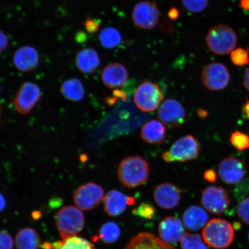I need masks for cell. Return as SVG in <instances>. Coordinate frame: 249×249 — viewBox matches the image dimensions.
I'll list each match as a JSON object with an SVG mask.
<instances>
[{"mask_svg":"<svg viewBox=\"0 0 249 249\" xmlns=\"http://www.w3.org/2000/svg\"><path fill=\"white\" fill-rule=\"evenodd\" d=\"M149 166L147 161L139 155L124 159L118 168L120 182L128 188L142 186L148 179Z\"/></svg>","mask_w":249,"mask_h":249,"instance_id":"1","label":"cell"},{"mask_svg":"<svg viewBox=\"0 0 249 249\" xmlns=\"http://www.w3.org/2000/svg\"><path fill=\"white\" fill-rule=\"evenodd\" d=\"M202 238L210 247L224 249L230 247L234 238V230L231 224L223 219H213L205 226Z\"/></svg>","mask_w":249,"mask_h":249,"instance_id":"2","label":"cell"},{"mask_svg":"<svg viewBox=\"0 0 249 249\" xmlns=\"http://www.w3.org/2000/svg\"><path fill=\"white\" fill-rule=\"evenodd\" d=\"M55 225L62 239L76 236L85 225V217L77 207L70 205L59 210L55 214Z\"/></svg>","mask_w":249,"mask_h":249,"instance_id":"3","label":"cell"},{"mask_svg":"<svg viewBox=\"0 0 249 249\" xmlns=\"http://www.w3.org/2000/svg\"><path fill=\"white\" fill-rule=\"evenodd\" d=\"M206 43L214 54L224 55L231 53L238 42V36L231 27L225 24H218L208 31Z\"/></svg>","mask_w":249,"mask_h":249,"instance_id":"4","label":"cell"},{"mask_svg":"<svg viewBox=\"0 0 249 249\" xmlns=\"http://www.w3.org/2000/svg\"><path fill=\"white\" fill-rule=\"evenodd\" d=\"M200 150L198 140L194 136L188 135L177 140L169 151L164 152L162 158L166 162H185L197 158Z\"/></svg>","mask_w":249,"mask_h":249,"instance_id":"5","label":"cell"},{"mask_svg":"<svg viewBox=\"0 0 249 249\" xmlns=\"http://www.w3.org/2000/svg\"><path fill=\"white\" fill-rule=\"evenodd\" d=\"M163 98L160 86L147 81L140 84L134 92V102L137 107L146 113L157 110Z\"/></svg>","mask_w":249,"mask_h":249,"instance_id":"6","label":"cell"},{"mask_svg":"<svg viewBox=\"0 0 249 249\" xmlns=\"http://www.w3.org/2000/svg\"><path fill=\"white\" fill-rule=\"evenodd\" d=\"M160 16V9L157 3L146 0L138 3L134 7L132 18L134 24L138 29L151 30L157 26Z\"/></svg>","mask_w":249,"mask_h":249,"instance_id":"7","label":"cell"},{"mask_svg":"<svg viewBox=\"0 0 249 249\" xmlns=\"http://www.w3.org/2000/svg\"><path fill=\"white\" fill-rule=\"evenodd\" d=\"M42 97V91L36 83L27 82L18 89L14 100V105L18 113L27 114L33 110Z\"/></svg>","mask_w":249,"mask_h":249,"instance_id":"8","label":"cell"},{"mask_svg":"<svg viewBox=\"0 0 249 249\" xmlns=\"http://www.w3.org/2000/svg\"><path fill=\"white\" fill-rule=\"evenodd\" d=\"M229 71L220 62H212L207 65L201 73L204 86L211 91H220L228 86L230 81Z\"/></svg>","mask_w":249,"mask_h":249,"instance_id":"9","label":"cell"},{"mask_svg":"<svg viewBox=\"0 0 249 249\" xmlns=\"http://www.w3.org/2000/svg\"><path fill=\"white\" fill-rule=\"evenodd\" d=\"M104 198V191L101 186L93 182L81 185L73 195V202L81 210L94 209Z\"/></svg>","mask_w":249,"mask_h":249,"instance_id":"10","label":"cell"},{"mask_svg":"<svg viewBox=\"0 0 249 249\" xmlns=\"http://www.w3.org/2000/svg\"><path fill=\"white\" fill-rule=\"evenodd\" d=\"M201 194V204L211 213L222 214L229 207V195L222 187L208 186L202 191Z\"/></svg>","mask_w":249,"mask_h":249,"instance_id":"11","label":"cell"},{"mask_svg":"<svg viewBox=\"0 0 249 249\" xmlns=\"http://www.w3.org/2000/svg\"><path fill=\"white\" fill-rule=\"evenodd\" d=\"M158 117L161 123L173 128H177L184 124L186 111L179 102L176 99H167L159 108Z\"/></svg>","mask_w":249,"mask_h":249,"instance_id":"12","label":"cell"},{"mask_svg":"<svg viewBox=\"0 0 249 249\" xmlns=\"http://www.w3.org/2000/svg\"><path fill=\"white\" fill-rule=\"evenodd\" d=\"M184 191L173 183L165 182L156 186L154 198L159 207L166 210L177 207Z\"/></svg>","mask_w":249,"mask_h":249,"instance_id":"13","label":"cell"},{"mask_svg":"<svg viewBox=\"0 0 249 249\" xmlns=\"http://www.w3.org/2000/svg\"><path fill=\"white\" fill-rule=\"evenodd\" d=\"M218 173L224 182L228 185H235L244 178L245 163L239 159L230 156L221 161Z\"/></svg>","mask_w":249,"mask_h":249,"instance_id":"14","label":"cell"},{"mask_svg":"<svg viewBox=\"0 0 249 249\" xmlns=\"http://www.w3.org/2000/svg\"><path fill=\"white\" fill-rule=\"evenodd\" d=\"M159 234L161 240L169 244L178 242L185 234L183 223L176 216H167L161 221L158 227Z\"/></svg>","mask_w":249,"mask_h":249,"instance_id":"15","label":"cell"},{"mask_svg":"<svg viewBox=\"0 0 249 249\" xmlns=\"http://www.w3.org/2000/svg\"><path fill=\"white\" fill-rule=\"evenodd\" d=\"M104 200V211L110 216L120 215L126 210L127 205H131L135 201V198L129 197L117 190L109 191Z\"/></svg>","mask_w":249,"mask_h":249,"instance_id":"16","label":"cell"},{"mask_svg":"<svg viewBox=\"0 0 249 249\" xmlns=\"http://www.w3.org/2000/svg\"><path fill=\"white\" fill-rule=\"evenodd\" d=\"M129 74L126 68L119 62H114L104 68L101 79L108 89H117L123 87L128 80Z\"/></svg>","mask_w":249,"mask_h":249,"instance_id":"17","label":"cell"},{"mask_svg":"<svg viewBox=\"0 0 249 249\" xmlns=\"http://www.w3.org/2000/svg\"><path fill=\"white\" fill-rule=\"evenodd\" d=\"M15 67L23 72L35 70L39 63L38 52L33 47H21L15 53L13 58Z\"/></svg>","mask_w":249,"mask_h":249,"instance_id":"18","label":"cell"},{"mask_svg":"<svg viewBox=\"0 0 249 249\" xmlns=\"http://www.w3.org/2000/svg\"><path fill=\"white\" fill-rule=\"evenodd\" d=\"M124 249H176L172 245L149 232L134 236Z\"/></svg>","mask_w":249,"mask_h":249,"instance_id":"19","label":"cell"},{"mask_svg":"<svg viewBox=\"0 0 249 249\" xmlns=\"http://www.w3.org/2000/svg\"><path fill=\"white\" fill-rule=\"evenodd\" d=\"M75 64L81 72L91 74L98 69L100 65V58L94 49L86 48L77 52L75 57Z\"/></svg>","mask_w":249,"mask_h":249,"instance_id":"20","label":"cell"},{"mask_svg":"<svg viewBox=\"0 0 249 249\" xmlns=\"http://www.w3.org/2000/svg\"><path fill=\"white\" fill-rule=\"evenodd\" d=\"M140 136L143 141L148 144H162L166 139V129L160 121L151 120L142 126Z\"/></svg>","mask_w":249,"mask_h":249,"instance_id":"21","label":"cell"},{"mask_svg":"<svg viewBox=\"0 0 249 249\" xmlns=\"http://www.w3.org/2000/svg\"><path fill=\"white\" fill-rule=\"evenodd\" d=\"M208 214L202 208L192 205L183 214L185 226L191 231H197L207 225Z\"/></svg>","mask_w":249,"mask_h":249,"instance_id":"22","label":"cell"},{"mask_svg":"<svg viewBox=\"0 0 249 249\" xmlns=\"http://www.w3.org/2000/svg\"><path fill=\"white\" fill-rule=\"evenodd\" d=\"M60 92L65 99L71 102L82 101L86 93L82 82L77 78L65 80L60 87Z\"/></svg>","mask_w":249,"mask_h":249,"instance_id":"23","label":"cell"},{"mask_svg":"<svg viewBox=\"0 0 249 249\" xmlns=\"http://www.w3.org/2000/svg\"><path fill=\"white\" fill-rule=\"evenodd\" d=\"M17 249H38L40 238L38 232L31 228H24L17 233L15 237Z\"/></svg>","mask_w":249,"mask_h":249,"instance_id":"24","label":"cell"},{"mask_svg":"<svg viewBox=\"0 0 249 249\" xmlns=\"http://www.w3.org/2000/svg\"><path fill=\"white\" fill-rule=\"evenodd\" d=\"M121 229L117 223L113 222L105 223L99 230L97 235L93 238V241L101 240L105 244H111L116 242L120 237Z\"/></svg>","mask_w":249,"mask_h":249,"instance_id":"25","label":"cell"},{"mask_svg":"<svg viewBox=\"0 0 249 249\" xmlns=\"http://www.w3.org/2000/svg\"><path fill=\"white\" fill-rule=\"evenodd\" d=\"M52 245V249H97L87 239L76 236L62 239V241L54 242Z\"/></svg>","mask_w":249,"mask_h":249,"instance_id":"26","label":"cell"},{"mask_svg":"<svg viewBox=\"0 0 249 249\" xmlns=\"http://www.w3.org/2000/svg\"><path fill=\"white\" fill-rule=\"evenodd\" d=\"M101 45L106 49H113L120 45L122 40L120 31L113 27H106L99 36Z\"/></svg>","mask_w":249,"mask_h":249,"instance_id":"27","label":"cell"},{"mask_svg":"<svg viewBox=\"0 0 249 249\" xmlns=\"http://www.w3.org/2000/svg\"><path fill=\"white\" fill-rule=\"evenodd\" d=\"M180 245L182 249H208L201 236L197 233L185 232L180 240Z\"/></svg>","mask_w":249,"mask_h":249,"instance_id":"28","label":"cell"},{"mask_svg":"<svg viewBox=\"0 0 249 249\" xmlns=\"http://www.w3.org/2000/svg\"><path fill=\"white\" fill-rule=\"evenodd\" d=\"M230 59L236 66H245L249 64V52L242 48L233 49L230 54Z\"/></svg>","mask_w":249,"mask_h":249,"instance_id":"29","label":"cell"},{"mask_svg":"<svg viewBox=\"0 0 249 249\" xmlns=\"http://www.w3.org/2000/svg\"><path fill=\"white\" fill-rule=\"evenodd\" d=\"M230 142L239 151L249 148V136L244 133L239 131L232 133Z\"/></svg>","mask_w":249,"mask_h":249,"instance_id":"30","label":"cell"},{"mask_svg":"<svg viewBox=\"0 0 249 249\" xmlns=\"http://www.w3.org/2000/svg\"><path fill=\"white\" fill-rule=\"evenodd\" d=\"M183 8L192 13H200L207 8L209 0H181Z\"/></svg>","mask_w":249,"mask_h":249,"instance_id":"31","label":"cell"},{"mask_svg":"<svg viewBox=\"0 0 249 249\" xmlns=\"http://www.w3.org/2000/svg\"><path fill=\"white\" fill-rule=\"evenodd\" d=\"M134 215L150 220L153 219L155 215V210L152 205L147 202H142L132 211Z\"/></svg>","mask_w":249,"mask_h":249,"instance_id":"32","label":"cell"},{"mask_svg":"<svg viewBox=\"0 0 249 249\" xmlns=\"http://www.w3.org/2000/svg\"><path fill=\"white\" fill-rule=\"evenodd\" d=\"M236 213L243 222L249 225V197L244 199L239 204Z\"/></svg>","mask_w":249,"mask_h":249,"instance_id":"33","label":"cell"},{"mask_svg":"<svg viewBox=\"0 0 249 249\" xmlns=\"http://www.w3.org/2000/svg\"><path fill=\"white\" fill-rule=\"evenodd\" d=\"M14 241L9 233L0 231V249H13Z\"/></svg>","mask_w":249,"mask_h":249,"instance_id":"34","label":"cell"},{"mask_svg":"<svg viewBox=\"0 0 249 249\" xmlns=\"http://www.w3.org/2000/svg\"><path fill=\"white\" fill-rule=\"evenodd\" d=\"M100 23L101 21L96 18H89L85 23L86 30L89 33H95L98 30Z\"/></svg>","mask_w":249,"mask_h":249,"instance_id":"35","label":"cell"},{"mask_svg":"<svg viewBox=\"0 0 249 249\" xmlns=\"http://www.w3.org/2000/svg\"><path fill=\"white\" fill-rule=\"evenodd\" d=\"M9 45V40L7 36L0 30V55L5 51Z\"/></svg>","mask_w":249,"mask_h":249,"instance_id":"36","label":"cell"},{"mask_svg":"<svg viewBox=\"0 0 249 249\" xmlns=\"http://www.w3.org/2000/svg\"><path fill=\"white\" fill-rule=\"evenodd\" d=\"M204 178L210 183H214L216 181L217 174L213 170L210 169L205 171Z\"/></svg>","mask_w":249,"mask_h":249,"instance_id":"37","label":"cell"},{"mask_svg":"<svg viewBox=\"0 0 249 249\" xmlns=\"http://www.w3.org/2000/svg\"><path fill=\"white\" fill-rule=\"evenodd\" d=\"M179 16V11L176 8H171L169 12H168V17H169L170 19L176 20L177 18H178Z\"/></svg>","mask_w":249,"mask_h":249,"instance_id":"38","label":"cell"},{"mask_svg":"<svg viewBox=\"0 0 249 249\" xmlns=\"http://www.w3.org/2000/svg\"><path fill=\"white\" fill-rule=\"evenodd\" d=\"M243 85H244L245 89L249 91V68L245 71Z\"/></svg>","mask_w":249,"mask_h":249,"instance_id":"39","label":"cell"},{"mask_svg":"<svg viewBox=\"0 0 249 249\" xmlns=\"http://www.w3.org/2000/svg\"><path fill=\"white\" fill-rule=\"evenodd\" d=\"M243 112L245 115L247 119L249 120V101L247 100L245 104L243 106Z\"/></svg>","mask_w":249,"mask_h":249,"instance_id":"40","label":"cell"},{"mask_svg":"<svg viewBox=\"0 0 249 249\" xmlns=\"http://www.w3.org/2000/svg\"><path fill=\"white\" fill-rule=\"evenodd\" d=\"M7 202L3 195L0 193V213L4 210Z\"/></svg>","mask_w":249,"mask_h":249,"instance_id":"41","label":"cell"},{"mask_svg":"<svg viewBox=\"0 0 249 249\" xmlns=\"http://www.w3.org/2000/svg\"><path fill=\"white\" fill-rule=\"evenodd\" d=\"M240 7L245 10L249 11V0H241Z\"/></svg>","mask_w":249,"mask_h":249,"instance_id":"42","label":"cell"},{"mask_svg":"<svg viewBox=\"0 0 249 249\" xmlns=\"http://www.w3.org/2000/svg\"><path fill=\"white\" fill-rule=\"evenodd\" d=\"M43 249H52V245L49 242H45L43 244Z\"/></svg>","mask_w":249,"mask_h":249,"instance_id":"43","label":"cell"},{"mask_svg":"<svg viewBox=\"0 0 249 249\" xmlns=\"http://www.w3.org/2000/svg\"><path fill=\"white\" fill-rule=\"evenodd\" d=\"M198 112H200V113H198V114H199V116H201L202 117H204L205 116H207V113L205 111L201 110V111H199Z\"/></svg>","mask_w":249,"mask_h":249,"instance_id":"44","label":"cell"},{"mask_svg":"<svg viewBox=\"0 0 249 249\" xmlns=\"http://www.w3.org/2000/svg\"><path fill=\"white\" fill-rule=\"evenodd\" d=\"M0 113H1V107H0Z\"/></svg>","mask_w":249,"mask_h":249,"instance_id":"45","label":"cell"},{"mask_svg":"<svg viewBox=\"0 0 249 249\" xmlns=\"http://www.w3.org/2000/svg\"><path fill=\"white\" fill-rule=\"evenodd\" d=\"M248 238H249V235H248Z\"/></svg>","mask_w":249,"mask_h":249,"instance_id":"46","label":"cell"},{"mask_svg":"<svg viewBox=\"0 0 249 249\" xmlns=\"http://www.w3.org/2000/svg\"><path fill=\"white\" fill-rule=\"evenodd\" d=\"M0 91H1V88H0Z\"/></svg>","mask_w":249,"mask_h":249,"instance_id":"47","label":"cell"}]
</instances>
